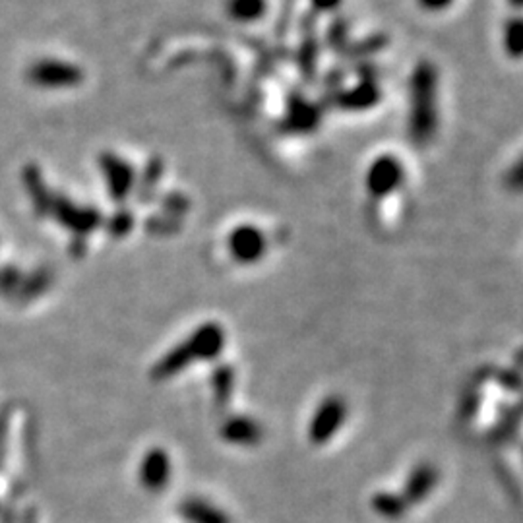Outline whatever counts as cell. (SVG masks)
I'll return each instance as SVG.
<instances>
[{
	"label": "cell",
	"instance_id": "cell-1",
	"mask_svg": "<svg viewBox=\"0 0 523 523\" xmlns=\"http://www.w3.org/2000/svg\"><path fill=\"white\" fill-rule=\"evenodd\" d=\"M438 74L432 62L422 61L415 66L409 82V136L419 146L427 143L437 135L438 128Z\"/></svg>",
	"mask_w": 523,
	"mask_h": 523
},
{
	"label": "cell",
	"instance_id": "cell-2",
	"mask_svg": "<svg viewBox=\"0 0 523 523\" xmlns=\"http://www.w3.org/2000/svg\"><path fill=\"white\" fill-rule=\"evenodd\" d=\"M28 80L36 87H43V90H69V87L82 84L84 72L80 66L72 62L41 59L29 66Z\"/></svg>",
	"mask_w": 523,
	"mask_h": 523
},
{
	"label": "cell",
	"instance_id": "cell-3",
	"mask_svg": "<svg viewBox=\"0 0 523 523\" xmlns=\"http://www.w3.org/2000/svg\"><path fill=\"white\" fill-rule=\"evenodd\" d=\"M405 183V167L396 155H380L376 158L364 175L366 192L374 200H384L396 194Z\"/></svg>",
	"mask_w": 523,
	"mask_h": 523
},
{
	"label": "cell",
	"instance_id": "cell-4",
	"mask_svg": "<svg viewBox=\"0 0 523 523\" xmlns=\"http://www.w3.org/2000/svg\"><path fill=\"white\" fill-rule=\"evenodd\" d=\"M99 169L103 173V181L107 184L109 196L115 202H125L136 188V171L128 161L118 158L117 153H102L99 155Z\"/></svg>",
	"mask_w": 523,
	"mask_h": 523
},
{
	"label": "cell",
	"instance_id": "cell-5",
	"mask_svg": "<svg viewBox=\"0 0 523 523\" xmlns=\"http://www.w3.org/2000/svg\"><path fill=\"white\" fill-rule=\"evenodd\" d=\"M227 249L239 264H254L264 258L266 250H268V239L260 227L244 224L231 231Z\"/></svg>",
	"mask_w": 523,
	"mask_h": 523
},
{
	"label": "cell",
	"instance_id": "cell-6",
	"mask_svg": "<svg viewBox=\"0 0 523 523\" xmlns=\"http://www.w3.org/2000/svg\"><path fill=\"white\" fill-rule=\"evenodd\" d=\"M345 417H347V405H345L343 399L339 396L326 397L316 409L313 422H310V440L318 446L330 442L333 434L341 429Z\"/></svg>",
	"mask_w": 523,
	"mask_h": 523
},
{
	"label": "cell",
	"instance_id": "cell-7",
	"mask_svg": "<svg viewBox=\"0 0 523 523\" xmlns=\"http://www.w3.org/2000/svg\"><path fill=\"white\" fill-rule=\"evenodd\" d=\"M49 208L53 209V214L59 219L61 225L78 233V235H86V233H92L102 225V216H99L97 209L76 206L62 196L54 198Z\"/></svg>",
	"mask_w": 523,
	"mask_h": 523
},
{
	"label": "cell",
	"instance_id": "cell-8",
	"mask_svg": "<svg viewBox=\"0 0 523 523\" xmlns=\"http://www.w3.org/2000/svg\"><path fill=\"white\" fill-rule=\"evenodd\" d=\"M171 478L169 454L161 448H153L146 454L140 467V481L151 493H159Z\"/></svg>",
	"mask_w": 523,
	"mask_h": 523
},
{
	"label": "cell",
	"instance_id": "cell-9",
	"mask_svg": "<svg viewBox=\"0 0 523 523\" xmlns=\"http://www.w3.org/2000/svg\"><path fill=\"white\" fill-rule=\"evenodd\" d=\"M188 343L192 345L196 361H211L217 359L221 351L225 347V331L217 322H206L188 338Z\"/></svg>",
	"mask_w": 523,
	"mask_h": 523
},
{
	"label": "cell",
	"instance_id": "cell-10",
	"mask_svg": "<svg viewBox=\"0 0 523 523\" xmlns=\"http://www.w3.org/2000/svg\"><path fill=\"white\" fill-rule=\"evenodd\" d=\"M221 438L237 446H254L262 440V427L250 417H233L221 427Z\"/></svg>",
	"mask_w": 523,
	"mask_h": 523
},
{
	"label": "cell",
	"instance_id": "cell-11",
	"mask_svg": "<svg viewBox=\"0 0 523 523\" xmlns=\"http://www.w3.org/2000/svg\"><path fill=\"white\" fill-rule=\"evenodd\" d=\"M338 103L345 110H366L380 102V87L374 80H361L355 87L347 92H341L336 95Z\"/></svg>",
	"mask_w": 523,
	"mask_h": 523
},
{
	"label": "cell",
	"instance_id": "cell-12",
	"mask_svg": "<svg viewBox=\"0 0 523 523\" xmlns=\"http://www.w3.org/2000/svg\"><path fill=\"white\" fill-rule=\"evenodd\" d=\"M196 361V355L192 345L188 343V339L184 343H179L176 347H173L169 353L165 355V357L153 366L151 376L155 380H165V378H171L175 374H179L181 371H184L188 364Z\"/></svg>",
	"mask_w": 523,
	"mask_h": 523
},
{
	"label": "cell",
	"instance_id": "cell-13",
	"mask_svg": "<svg viewBox=\"0 0 523 523\" xmlns=\"http://www.w3.org/2000/svg\"><path fill=\"white\" fill-rule=\"evenodd\" d=\"M438 481V471L437 467L430 465V463H421L417 465L413 471H411L407 483H405V491H404V498L405 503H421V500H425V496L432 491L434 485Z\"/></svg>",
	"mask_w": 523,
	"mask_h": 523
},
{
	"label": "cell",
	"instance_id": "cell-14",
	"mask_svg": "<svg viewBox=\"0 0 523 523\" xmlns=\"http://www.w3.org/2000/svg\"><path fill=\"white\" fill-rule=\"evenodd\" d=\"M181 516L188 523H231L224 510L206 503L202 498H188L179 506Z\"/></svg>",
	"mask_w": 523,
	"mask_h": 523
},
{
	"label": "cell",
	"instance_id": "cell-15",
	"mask_svg": "<svg viewBox=\"0 0 523 523\" xmlns=\"http://www.w3.org/2000/svg\"><path fill=\"white\" fill-rule=\"evenodd\" d=\"M318 109L306 99H295L287 109V127L295 132H310L318 127Z\"/></svg>",
	"mask_w": 523,
	"mask_h": 523
},
{
	"label": "cell",
	"instance_id": "cell-16",
	"mask_svg": "<svg viewBox=\"0 0 523 523\" xmlns=\"http://www.w3.org/2000/svg\"><path fill=\"white\" fill-rule=\"evenodd\" d=\"M268 12V0H227V14L239 24H254Z\"/></svg>",
	"mask_w": 523,
	"mask_h": 523
},
{
	"label": "cell",
	"instance_id": "cell-17",
	"mask_svg": "<svg viewBox=\"0 0 523 523\" xmlns=\"http://www.w3.org/2000/svg\"><path fill=\"white\" fill-rule=\"evenodd\" d=\"M372 508L380 514L382 518L388 519H399L407 510V503L404 496H399L396 493H378L372 498Z\"/></svg>",
	"mask_w": 523,
	"mask_h": 523
},
{
	"label": "cell",
	"instance_id": "cell-18",
	"mask_svg": "<svg viewBox=\"0 0 523 523\" xmlns=\"http://www.w3.org/2000/svg\"><path fill=\"white\" fill-rule=\"evenodd\" d=\"M211 386H214V396L217 405H225L231 394H233V386H235V371L231 369L227 364H221L216 369L214 376H211Z\"/></svg>",
	"mask_w": 523,
	"mask_h": 523
},
{
	"label": "cell",
	"instance_id": "cell-19",
	"mask_svg": "<svg viewBox=\"0 0 523 523\" xmlns=\"http://www.w3.org/2000/svg\"><path fill=\"white\" fill-rule=\"evenodd\" d=\"M503 45L508 57L518 59L521 54V20L510 18L504 26L503 33Z\"/></svg>",
	"mask_w": 523,
	"mask_h": 523
},
{
	"label": "cell",
	"instance_id": "cell-20",
	"mask_svg": "<svg viewBox=\"0 0 523 523\" xmlns=\"http://www.w3.org/2000/svg\"><path fill=\"white\" fill-rule=\"evenodd\" d=\"M132 229V216L128 211H118L117 216L110 217L109 221V231L113 233L115 237H122Z\"/></svg>",
	"mask_w": 523,
	"mask_h": 523
},
{
	"label": "cell",
	"instance_id": "cell-21",
	"mask_svg": "<svg viewBox=\"0 0 523 523\" xmlns=\"http://www.w3.org/2000/svg\"><path fill=\"white\" fill-rule=\"evenodd\" d=\"M419 6L425 10V12H430V14H440L444 12V10H448L454 0H417Z\"/></svg>",
	"mask_w": 523,
	"mask_h": 523
},
{
	"label": "cell",
	"instance_id": "cell-22",
	"mask_svg": "<svg viewBox=\"0 0 523 523\" xmlns=\"http://www.w3.org/2000/svg\"><path fill=\"white\" fill-rule=\"evenodd\" d=\"M341 0H313V6L318 10V12H331L339 6Z\"/></svg>",
	"mask_w": 523,
	"mask_h": 523
},
{
	"label": "cell",
	"instance_id": "cell-23",
	"mask_svg": "<svg viewBox=\"0 0 523 523\" xmlns=\"http://www.w3.org/2000/svg\"><path fill=\"white\" fill-rule=\"evenodd\" d=\"M510 3H511V6H514V8H519L521 6V0H510Z\"/></svg>",
	"mask_w": 523,
	"mask_h": 523
}]
</instances>
